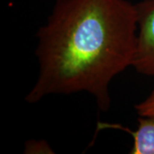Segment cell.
I'll list each match as a JSON object with an SVG mask.
<instances>
[{
	"label": "cell",
	"instance_id": "6da1fadb",
	"mask_svg": "<svg viewBox=\"0 0 154 154\" xmlns=\"http://www.w3.org/2000/svg\"><path fill=\"white\" fill-rule=\"evenodd\" d=\"M37 38L38 79L25 100L87 92L106 111L110 83L133 64L135 7L127 0H57Z\"/></svg>",
	"mask_w": 154,
	"mask_h": 154
},
{
	"label": "cell",
	"instance_id": "7a4b0ae2",
	"mask_svg": "<svg viewBox=\"0 0 154 154\" xmlns=\"http://www.w3.org/2000/svg\"><path fill=\"white\" fill-rule=\"evenodd\" d=\"M137 17L136 48L132 67L144 75H154V0L134 5Z\"/></svg>",
	"mask_w": 154,
	"mask_h": 154
},
{
	"label": "cell",
	"instance_id": "3957f363",
	"mask_svg": "<svg viewBox=\"0 0 154 154\" xmlns=\"http://www.w3.org/2000/svg\"><path fill=\"white\" fill-rule=\"evenodd\" d=\"M116 128L130 133L134 139L132 154H154V118L140 116L137 129L133 132L128 128L116 125Z\"/></svg>",
	"mask_w": 154,
	"mask_h": 154
},
{
	"label": "cell",
	"instance_id": "277c9868",
	"mask_svg": "<svg viewBox=\"0 0 154 154\" xmlns=\"http://www.w3.org/2000/svg\"><path fill=\"white\" fill-rule=\"evenodd\" d=\"M139 116L154 118V88L146 99L134 106Z\"/></svg>",
	"mask_w": 154,
	"mask_h": 154
},
{
	"label": "cell",
	"instance_id": "5b68a950",
	"mask_svg": "<svg viewBox=\"0 0 154 154\" xmlns=\"http://www.w3.org/2000/svg\"><path fill=\"white\" fill-rule=\"evenodd\" d=\"M25 153H53L49 144L45 140H29L25 144Z\"/></svg>",
	"mask_w": 154,
	"mask_h": 154
}]
</instances>
